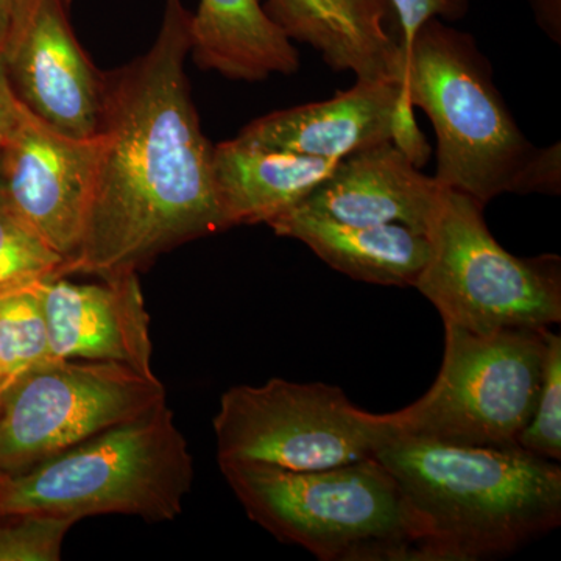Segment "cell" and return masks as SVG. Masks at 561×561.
Segmentation results:
<instances>
[{"label": "cell", "mask_w": 561, "mask_h": 561, "mask_svg": "<svg viewBox=\"0 0 561 561\" xmlns=\"http://www.w3.org/2000/svg\"><path fill=\"white\" fill-rule=\"evenodd\" d=\"M191 16L181 0H165L153 46L102 72L105 146L83 239L62 278L139 273L183 243L230 230L184 72Z\"/></svg>", "instance_id": "obj_1"}, {"label": "cell", "mask_w": 561, "mask_h": 561, "mask_svg": "<svg viewBox=\"0 0 561 561\" xmlns=\"http://www.w3.org/2000/svg\"><path fill=\"white\" fill-rule=\"evenodd\" d=\"M375 459L397 479L431 561L504 556L560 526L561 468L522 446H454L397 432Z\"/></svg>", "instance_id": "obj_2"}, {"label": "cell", "mask_w": 561, "mask_h": 561, "mask_svg": "<svg viewBox=\"0 0 561 561\" xmlns=\"http://www.w3.org/2000/svg\"><path fill=\"white\" fill-rule=\"evenodd\" d=\"M404 57L402 87L434 125L443 187L482 206L502 194H560V142L537 149L524 136L471 35L431 18Z\"/></svg>", "instance_id": "obj_3"}, {"label": "cell", "mask_w": 561, "mask_h": 561, "mask_svg": "<svg viewBox=\"0 0 561 561\" xmlns=\"http://www.w3.org/2000/svg\"><path fill=\"white\" fill-rule=\"evenodd\" d=\"M219 467L251 522L319 560L431 561L404 493L375 457L316 471Z\"/></svg>", "instance_id": "obj_4"}, {"label": "cell", "mask_w": 561, "mask_h": 561, "mask_svg": "<svg viewBox=\"0 0 561 561\" xmlns=\"http://www.w3.org/2000/svg\"><path fill=\"white\" fill-rule=\"evenodd\" d=\"M194 483V459L168 401L138 419L0 476V516L44 513L79 523L99 515L173 522Z\"/></svg>", "instance_id": "obj_5"}, {"label": "cell", "mask_w": 561, "mask_h": 561, "mask_svg": "<svg viewBox=\"0 0 561 561\" xmlns=\"http://www.w3.org/2000/svg\"><path fill=\"white\" fill-rule=\"evenodd\" d=\"M427 238L430 257L413 287L443 323L478 334L560 323V256L518 257L502 249L474 198L446 190Z\"/></svg>", "instance_id": "obj_6"}, {"label": "cell", "mask_w": 561, "mask_h": 561, "mask_svg": "<svg viewBox=\"0 0 561 561\" xmlns=\"http://www.w3.org/2000/svg\"><path fill=\"white\" fill-rule=\"evenodd\" d=\"M548 330L478 334L445 324L437 379L419 401L390 413L398 434L474 448L519 446L540 393Z\"/></svg>", "instance_id": "obj_7"}, {"label": "cell", "mask_w": 561, "mask_h": 561, "mask_svg": "<svg viewBox=\"0 0 561 561\" xmlns=\"http://www.w3.org/2000/svg\"><path fill=\"white\" fill-rule=\"evenodd\" d=\"M217 460L316 471L371 459L397 434L390 413L362 411L330 383L271 379L221 394Z\"/></svg>", "instance_id": "obj_8"}, {"label": "cell", "mask_w": 561, "mask_h": 561, "mask_svg": "<svg viewBox=\"0 0 561 561\" xmlns=\"http://www.w3.org/2000/svg\"><path fill=\"white\" fill-rule=\"evenodd\" d=\"M168 401L164 383L114 362H41L0 393V476L31 470Z\"/></svg>", "instance_id": "obj_9"}, {"label": "cell", "mask_w": 561, "mask_h": 561, "mask_svg": "<svg viewBox=\"0 0 561 561\" xmlns=\"http://www.w3.org/2000/svg\"><path fill=\"white\" fill-rule=\"evenodd\" d=\"M103 146L101 131L90 138L66 135L24 103L0 146L3 202L66 262L83 239Z\"/></svg>", "instance_id": "obj_10"}, {"label": "cell", "mask_w": 561, "mask_h": 561, "mask_svg": "<svg viewBox=\"0 0 561 561\" xmlns=\"http://www.w3.org/2000/svg\"><path fill=\"white\" fill-rule=\"evenodd\" d=\"M397 80H357L330 101L279 110L250 122L239 138L264 149L341 161L357 151L393 142L419 168L431 147Z\"/></svg>", "instance_id": "obj_11"}, {"label": "cell", "mask_w": 561, "mask_h": 561, "mask_svg": "<svg viewBox=\"0 0 561 561\" xmlns=\"http://www.w3.org/2000/svg\"><path fill=\"white\" fill-rule=\"evenodd\" d=\"M2 60L18 99L36 116L76 138L98 135L102 72L73 35L66 0H41Z\"/></svg>", "instance_id": "obj_12"}, {"label": "cell", "mask_w": 561, "mask_h": 561, "mask_svg": "<svg viewBox=\"0 0 561 561\" xmlns=\"http://www.w3.org/2000/svg\"><path fill=\"white\" fill-rule=\"evenodd\" d=\"M101 279L76 284L57 278L39 284L51 357L114 362L154 378L150 316L139 273Z\"/></svg>", "instance_id": "obj_13"}, {"label": "cell", "mask_w": 561, "mask_h": 561, "mask_svg": "<svg viewBox=\"0 0 561 561\" xmlns=\"http://www.w3.org/2000/svg\"><path fill=\"white\" fill-rule=\"evenodd\" d=\"M445 194L397 144L383 142L343 158L294 209L353 227L402 225L427 236Z\"/></svg>", "instance_id": "obj_14"}, {"label": "cell", "mask_w": 561, "mask_h": 561, "mask_svg": "<svg viewBox=\"0 0 561 561\" xmlns=\"http://www.w3.org/2000/svg\"><path fill=\"white\" fill-rule=\"evenodd\" d=\"M339 161L268 150L241 138L213 149V180L228 228L268 224L300 205Z\"/></svg>", "instance_id": "obj_15"}, {"label": "cell", "mask_w": 561, "mask_h": 561, "mask_svg": "<svg viewBox=\"0 0 561 561\" xmlns=\"http://www.w3.org/2000/svg\"><path fill=\"white\" fill-rule=\"evenodd\" d=\"M275 234L297 239L334 271L378 286L413 287L431 242L402 225L353 227L290 209L268 221Z\"/></svg>", "instance_id": "obj_16"}, {"label": "cell", "mask_w": 561, "mask_h": 561, "mask_svg": "<svg viewBox=\"0 0 561 561\" xmlns=\"http://www.w3.org/2000/svg\"><path fill=\"white\" fill-rule=\"evenodd\" d=\"M191 54L198 68L230 80L261 81L300 68L298 50L260 0H201L191 16Z\"/></svg>", "instance_id": "obj_17"}, {"label": "cell", "mask_w": 561, "mask_h": 561, "mask_svg": "<svg viewBox=\"0 0 561 561\" xmlns=\"http://www.w3.org/2000/svg\"><path fill=\"white\" fill-rule=\"evenodd\" d=\"M390 0H268L264 10L290 39L313 47L331 69L370 76L394 49Z\"/></svg>", "instance_id": "obj_18"}, {"label": "cell", "mask_w": 561, "mask_h": 561, "mask_svg": "<svg viewBox=\"0 0 561 561\" xmlns=\"http://www.w3.org/2000/svg\"><path fill=\"white\" fill-rule=\"evenodd\" d=\"M66 260L0 202V297L62 278Z\"/></svg>", "instance_id": "obj_19"}, {"label": "cell", "mask_w": 561, "mask_h": 561, "mask_svg": "<svg viewBox=\"0 0 561 561\" xmlns=\"http://www.w3.org/2000/svg\"><path fill=\"white\" fill-rule=\"evenodd\" d=\"M49 359V331L38 287L0 297V376L11 379Z\"/></svg>", "instance_id": "obj_20"}, {"label": "cell", "mask_w": 561, "mask_h": 561, "mask_svg": "<svg viewBox=\"0 0 561 561\" xmlns=\"http://www.w3.org/2000/svg\"><path fill=\"white\" fill-rule=\"evenodd\" d=\"M518 445L542 459H561V337L551 330L546 332L545 373L537 405Z\"/></svg>", "instance_id": "obj_21"}, {"label": "cell", "mask_w": 561, "mask_h": 561, "mask_svg": "<svg viewBox=\"0 0 561 561\" xmlns=\"http://www.w3.org/2000/svg\"><path fill=\"white\" fill-rule=\"evenodd\" d=\"M73 519L44 513L0 516V561H58Z\"/></svg>", "instance_id": "obj_22"}, {"label": "cell", "mask_w": 561, "mask_h": 561, "mask_svg": "<svg viewBox=\"0 0 561 561\" xmlns=\"http://www.w3.org/2000/svg\"><path fill=\"white\" fill-rule=\"evenodd\" d=\"M401 24L402 50L408 49L416 31L431 18L460 20L468 10V0H390Z\"/></svg>", "instance_id": "obj_23"}, {"label": "cell", "mask_w": 561, "mask_h": 561, "mask_svg": "<svg viewBox=\"0 0 561 561\" xmlns=\"http://www.w3.org/2000/svg\"><path fill=\"white\" fill-rule=\"evenodd\" d=\"M39 3L41 0H0V57Z\"/></svg>", "instance_id": "obj_24"}, {"label": "cell", "mask_w": 561, "mask_h": 561, "mask_svg": "<svg viewBox=\"0 0 561 561\" xmlns=\"http://www.w3.org/2000/svg\"><path fill=\"white\" fill-rule=\"evenodd\" d=\"M22 102L18 99L16 92L11 87L9 73L0 57V146L13 130L20 116Z\"/></svg>", "instance_id": "obj_25"}, {"label": "cell", "mask_w": 561, "mask_h": 561, "mask_svg": "<svg viewBox=\"0 0 561 561\" xmlns=\"http://www.w3.org/2000/svg\"><path fill=\"white\" fill-rule=\"evenodd\" d=\"M538 24L552 41H561V0H530Z\"/></svg>", "instance_id": "obj_26"}, {"label": "cell", "mask_w": 561, "mask_h": 561, "mask_svg": "<svg viewBox=\"0 0 561 561\" xmlns=\"http://www.w3.org/2000/svg\"><path fill=\"white\" fill-rule=\"evenodd\" d=\"M10 379H5V378H2V376H0V393H2V390L5 389V386H7V382H9Z\"/></svg>", "instance_id": "obj_27"}, {"label": "cell", "mask_w": 561, "mask_h": 561, "mask_svg": "<svg viewBox=\"0 0 561 561\" xmlns=\"http://www.w3.org/2000/svg\"><path fill=\"white\" fill-rule=\"evenodd\" d=\"M0 202H2V194H0Z\"/></svg>", "instance_id": "obj_28"}]
</instances>
